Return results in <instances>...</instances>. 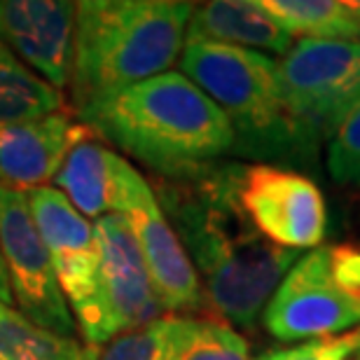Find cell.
Instances as JSON below:
<instances>
[{
	"instance_id": "cell-20",
	"label": "cell",
	"mask_w": 360,
	"mask_h": 360,
	"mask_svg": "<svg viewBox=\"0 0 360 360\" xmlns=\"http://www.w3.org/2000/svg\"><path fill=\"white\" fill-rule=\"evenodd\" d=\"M176 360H250L246 340L222 321H201Z\"/></svg>"
},
{
	"instance_id": "cell-5",
	"label": "cell",
	"mask_w": 360,
	"mask_h": 360,
	"mask_svg": "<svg viewBox=\"0 0 360 360\" xmlns=\"http://www.w3.org/2000/svg\"><path fill=\"white\" fill-rule=\"evenodd\" d=\"M94 234L98 246L96 290L87 304L75 309L73 319L89 349H98L122 333L160 319L164 309L124 215L94 220Z\"/></svg>"
},
{
	"instance_id": "cell-7",
	"label": "cell",
	"mask_w": 360,
	"mask_h": 360,
	"mask_svg": "<svg viewBox=\"0 0 360 360\" xmlns=\"http://www.w3.org/2000/svg\"><path fill=\"white\" fill-rule=\"evenodd\" d=\"M236 201L257 232L278 248L314 250L326 236L323 192L297 171L271 164H236Z\"/></svg>"
},
{
	"instance_id": "cell-17",
	"label": "cell",
	"mask_w": 360,
	"mask_h": 360,
	"mask_svg": "<svg viewBox=\"0 0 360 360\" xmlns=\"http://www.w3.org/2000/svg\"><path fill=\"white\" fill-rule=\"evenodd\" d=\"M63 94L33 73L10 49L0 45V124L42 120L61 112Z\"/></svg>"
},
{
	"instance_id": "cell-2",
	"label": "cell",
	"mask_w": 360,
	"mask_h": 360,
	"mask_svg": "<svg viewBox=\"0 0 360 360\" xmlns=\"http://www.w3.org/2000/svg\"><path fill=\"white\" fill-rule=\"evenodd\" d=\"M80 122L164 178H185L236 146L227 115L183 73L167 70L77 110Z\"/></svg>"
},
{
	"instance_id": "cell-25",
	"label": "cell",
	"mask_w": 360,
	"mask_h": 360,
	"mask_svg": "<svg viewBox=\"0 0 360 360\" xmlns=\"http://www.w3.org/2000/svg\"><path fill=\"white\" fill-rule=\"evenodd\" d=\"M351 360H360V354H358V356H354V358H351Z\"/></svg>"
},
{
	"instance_id": "cell-19",
	"label": "cell",
	"mask_w": 360,
	"mask_h": 360,
	"mask_svg": "<svg viewBox=\"0 0 360 360\" xmlns=\"http://www.w3.org/2000/svg\"><path fill=\"white\" fill-rule=\"evenodd\" d=\"M194 328L197 319L160 316L108 342L98 360H176L190 342Z\"/></svg>"
},
{
	"instance_id": "cell-12",
	"label": "cell",
	"mask_w": 360,
	"mask_h": 360,
	"mask_svg": "<svg viewBox=\"0 0 360 360\" xmlns=\"http://www.w3.org/2000/svg\"><path fill=\"white\" fill-rule=\"evenodd\" d=\"M26 201L52 260L56 281L70 307L80 309L91 300L98 278V246L89 222L56 187L26 190Z\"/></svg>"
},
{
	"instance_id": "cell-13",
	"label": "cell",
	"mask_w": 360,
	"mask_h": 360,
	"mask_svg": "<svg viewBox=\"0 0 360 360\" xmlns=\"http://www.w3.org/2000/svg\"><path fill=\"white\" fill-rule=\"evenodd\" d=\"M134 176L131 164L105 148L87 127L63 157L52 180L84 218L98 220L115 213L122 215Z\"/></svg>"
},
{
	"instance_id": "cell-14",
	"label": "cell",
	"mask_w": 360,
	"mask_h": 360,
	"mask_svg": "<svg viewBox=\"0 0 360 360\" xmlns=\"http://www.w3.org/2000/svg\"><path fill=\"white\" fill-rule=\"evenodd\" d=\"M87 131L68 112L0 124V187L33 190L52 180L73 143Z\"/></svg>"
},
{
	"instance_id": "cell-9",
	"label": "cell",
	"mask_w": 360,
	"mask_h": 360,
	"mask_svg": "<svg viewBox=\"0 0 360 360\" xmlns=\"http://www.w3.org/2000/svg\"><path fill=\"white\" fill-rule=\"evenodd\" d=\"M262 323L278 342H309L360 328V304L349 300L330 274V248L300 255L262 311Z\"/></svg>"
},
{
	"instance_id": "cell-6",
	"label": "cell",
	"mask_w": 360,
	"mask_h": 360,
	"mask_svg": "<svg viewBox=\"0 0 360 360\" xmlns=\"http://www.w3.org/2000/svg\"><path fill=\"white\" fill-rule=\"evenodd\" d=\"M276 63L292 120L314 146L328 143L360 103V42L297 38Z\"/></svg>"
},
{
	"instance_id": "cell-21",
	"label": "cell",
	"mask_w": 360,
	"mask_h": 360,
	"mask_svg": "<svg viewBox=\"0 0 360 360\" xmlns=\"http://www.w3.org/2000/svg\"><path fill=\"white\" fill-rule=\"evenodd\" d=\"M326 164L335 183L360 187V103L351 108L328 141Z\"/></svg>"
},
{
	"instance_id": "cell-3",
	"label": "cell",
	"mask_w": 360,
	"mask_h": 360,
	"mask_svg": "<svg viewBox=\"0 0 360 360\" xmlns=\"http://www.w3.org/2000/svg\"><path fill=\"white\" fill-rule=\"evenodd\" d=\"M194 3L82 0L77 3L73 68L75 110L94 98L162 75L180 59Z\"/></svg>"
},
{
	"instance_id": "cell-11",
	"label": "cell",
	"mask_w": 360,
	"mask_h": 360,
	"mask_svg": "<svg viewBox=\"0 0 360 360\" xmlns=\"http://www.w3.org/2000/svg\"><path fill=\"white\" fill-rule=\"evenodd\" d=\"M77 3L0 0V45L52 87H68Z\"/></svg>"
},
{
	"instance_id": "cell-1",
	"label": "cell",
	"mask_w": 360,
	"mask_h": 360,
	"mask_svg": "<svg viewBox=\"0 0 360 360\" xmlns=\"http://www.w3.org/2000/svg\"><path fill=\"white\" fill-rule=\"evenodd\" d=\"M169 180L157 201L197 271L201 304L227 326L253 328L300 253L274 246L246 218L236 164Z\"/></svg>"
},
{
	"instance_id": "cell-24",
	"label": "cell",
	"mask_w": 360,
	"mask_h": 360,
	"mask_svg": "<svg viewBox=\"0 0 360 360\" xmlns=\"http://www.w3.org/2000/svg\"><path fill=\"white\" fill-rule=\"evenodd\" d=\"M0 302H3V304L14 307L12 288H10V281H7V271H5V264H3V255H0Z\"/></svg>"
},
{
	"instance_id": "cell-15",
	"label": "cell",
	"mask_w": 360,
	"mask_h": 360,
	"mask_svg": "<svg viewBox=\"0 0 360 360\" xmlns=\"http://www.w3.org/2000/svg\"><path fill=\"white\" fill-rule=\"evenodd\" d=\"M190 40L283 56L297 38L264 10L262 0H213L194 5L185 33V42Z\"/></svg>"
},
{
	"instance_id": "cell-8",
	"label": "cell",
	"mask_w": 360,
	"mask_h": 360,
	"mask_svg": "<svg viewBox=\"0 0 360 360\" xmlns=\"http://www.w3.org/2000/svg\"><path fill=\"white\" fill-rule=\"evenodd\" d=\"M0 255L19 311L56 335L73 337L77 323L33 222L26 192L10 187H0Z\"/></svg>"
},
{
	"instance_id": "cell-4",
	"label": "cell",
	"mask_w": 360,
	"mask_h": 360,
	"mask_svg": "<svg viewBox=\"0 0 360 360\" xmlns=\"http://www.w3.org/2000/svg\"><path fill=\"white\" fill-rule=\"evenodd\" d=\"M180 70L227 115L241 153L292 164L316 160L319 146L292 120L278 63L269 54L190 40L180 54Z\"/></svg>"
},
{
	"instance_id": "cell-10",
	"label": "cell",
	"mask_w": 360,
	"mask_h": 360,
	"mask_svg": "<svg viewBox=\"0 0 360 360\" xmlns=\"http://www.w3.org/2000/svg\"><path fill=\"white\" fill-rule=\"evenodd\" d=\"M124 220L139 243L150 283L167 311H197L201 309V283L180 243L176 229L164 215L157 194L139 171L129 187Z\"/></svg>"
},
{
	"instance_id": "cell-23",
	"label": "cell",
	"mask_w": 360,
	"mask_h": 360,
	"mask_svg": "<svg viewBox=\"0 0 360 360\" xmlns=\"http://www.w3.org/2000/svg\"><path fill=\"white\" fill-rule=\"evenodd\" d=\"M330 274L337 288L360 304V248L347 243L330 248Z\"/></svg>"
},
{
	"instance_id": "cell-16",
	"label": "cell",
	"mask_w": 360,
	"mask_h": 360,
	"mask_svg": "<svg viewBox=\"0 0 360 360\" xmlns=\"http://www.w3.org/2000/svg\"><path fill=\"white\" fill-rule=\"evenodd\" d=\"M295 38L360 42V0H262Z\"/></svg>"
},
{
	"instance_id": "cell-22",
	"label": "cell",
	"mask_w": 360,
	"mask_h": 360,
	"mask_svg": "<svg viewBox=\"0 0 360 360\" xmlns=\"http://www.w3.org/2000/svg\"><path fill=\"white\" fill-rule=\"evenodd\" d=\"M360 354V328L351 333L300 342L297 347L264 351L255 360H351Z\"/></svg>"
},
{
	"instance_id": "cell-18",
	"label": "cell",
	"mask_w": 360,
	"mask_h": 360,
	"mask_svg": "<svg viewBox=\"0 0 360 360\" xmlns=\"http://www.w3.org/2000/svg\"><path fill=\"white\" fill-rule=\"evenodd\" d=\"M0 360H98V349H84L0 302Z\"/></svg>"
}]
</instances>
